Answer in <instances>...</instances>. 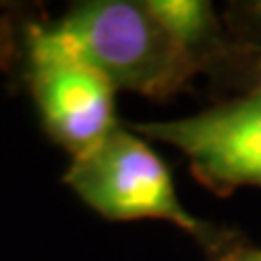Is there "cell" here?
Listing matches in <instances>:
<instances>
[{"label":"cell","mask_w":261,"mask_h":261,"mask_svg":"<svg viewBox=\"0 0 261 261\" xmlns=\"http://www.w3.org/2000/svg\"><path fill=\"white\" fill-rule=\"evenodd\" d=\"M48 27L116 89L148 100H170L200 74L144 0H81Z\"/></svg>","instance_id":"1"},{"label":"cell","mask_w":261,"mask_h":261,"mask_svg":"<svg viewBox=\"0 0 261 261\" xmlns=\"http://www.w3.org/2000/svg\"><path fill=\"white\" fill-rule=\"evenodd\" d=\"M63 183L111 222L157 220L176 226L196 242L205 259L240 233L187 211L168 163L146 137L122 122L92 150L72 157Z\"/></svg>","instance_id":"2"},{"label":"cell","mask_w":261,"mask_h":261,"mask_svg":"<svg viewBox=\"0 0 261 261\" xmlns=\"http://www.w3.org/2000/svg\"><path fill=\"white\" fill-rule=\"evenodd\" d=\"M22 65L46 135L72 157L92 150L120 124L118 89L70 53L55 37L48 20L24 24Z\"/></svg>","instance_id":"3"},{"label":"cell","mask_w":261,"mask_h":261,"mask_svg":"<svg viewBox=\"0 0 261 261\" xmlns=\"http://www.w3.org/2000/svg\"><path fill=\"white\" fill-rule=\"evenodd\" d=\"M128 126L176 148L196 181L216 196L261 190V94H235L185 118Z\"/></svg>","instance_id":"4"},{"label":"cell","mask_w":261,"mask_h":261,"mask_svg":"<svg viewBox=\"0 0 261 261\" xmlns=\"http://www.w3.org/2000/svg\"><path fill=\"white\" fill-rule=\"evenodd\" d=\"M144 5L200 74L231 48L222 9L209 0H144Z\"/></svg>","instance_id":"5"},{"label":"cell","mask_w":261,"mask_h":261,"mask_svg":"<svg viewBox=\"0 0 261 261\" xmlns=\"http://www.w3.org/2000/svg\"><path fill=\"white\" fill-rule=\"evenodd\" d=\"M205 76L233 94H261V53L242 50L231 44Z\"/></svg>","instance_id":"6"},{"label":"cell","mask_w":261,"mask_h":261,"mask_svg":"<svg viewBox=\"0 0 261 261\" xmlns=\"http://www.w3.org/2000/svg\"><path fill=\"white\" fill-rule=\"evenodd\" d=\"M222 18L233 46L261 53V0H231L224 5Z\"/></svg>","instance_id":"7"},{"label":"cell","mask_w":261,"mask_h":261,"mask_svg":"<svg viewBox=\"0 0 261 261\" xmlns=\"http://www.w3.org/2000/svg\"><path fill=\"white\" fill-rule=\"evenodd\" d=\"M207 261H261V246L250 244L242 233H238L226 246L214 252Z\"/></svg>","instance_id":"8"},{"label":"cell","mask_w":261,"mask_h":261,"mask_svg":"<svg viewBox=\"0 0 261 261\" xmlns=\"http://www.w3.org/2000/svg\"><path fill=\"white\" fill-rule=\"evenodd\" d=\"M0 7H9V5H5V3H0Z\"/></svg>","instance_id":"9"}]
</instances>
